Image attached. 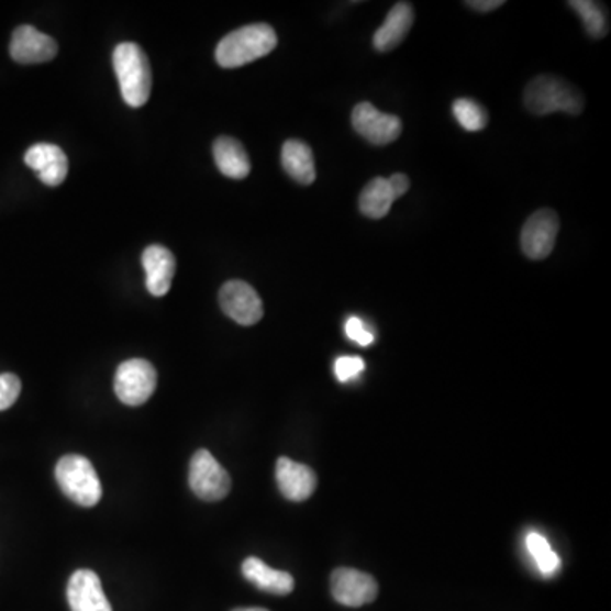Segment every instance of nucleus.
<instances>
[{
	"instance_id": "19",
	"label": "nucleus",
	"mask_w": 611,
	"mask_h": 611,
	"mask_svg": "<svg viewBox=\"0 0 611 611\" xmlns=\"http://www.w3.org/2000/svg\"><path fill=\"white\" fill-rule=\"evenodd\" d=\"M282 167L291 179L302 186H310L316 179L313 152L299 140H289L282 146Z\"/></svg>"
},
{
	"instance_id": "25",
	"label": "nucleus",
	"mask_w": 611,
	"mask_h": 611,
	"mask_svg": "<svg viewBox=\"0 0 611 611\" xmlns=\"http://www.w3.org/2000/svg\"><path fill=\"white\" fill-rule=\"evenodd\" d=\"M366 369V362L360 357H338L335 362V376L340 382H348Z\"/></svg>"
},
{
	"instance_id": "7",
	"label": "nucleus",
	"mask_w": 611,
	"mask_h": 611,
	"mask_svg": "<svg viewBox=\"0 0 611 611\" xmlns=\"http://www.w3.org/2000/svg\"><path fill=\"white\" fill-rule=\"evenodd\" d=\"M352 126L373 145H389L403 133V123L395 114L380 112L370 102H360L352 111Z\"/></svg>"
},
{
	"instance_id": "4",
	"label": "nucleus",
	"mask_w": 611,
	"mask_h": 611,
	"mask_svg": "<svg viewBox=\"0 0 611 611\" xmlns=\"http://www.w3.org/2000/svg\"><path fill=\"white\" fill-rule=\"evenodd\" d=\"M56 482L74 503L92 508L101 501L102 486L89 458L82 455H65L55 469Z\"/></svg>"
},
{
	"instance_id": "29",
	"label": "nucleus",
	"mask_w": 611,
	"mask_h": 611,
	"mask_svg": "<svg viewBox=\"0 0 611 611\" xmlns=\"http://www.w3.org/2000/svg\"><path fill=\"white\" fill-rule=\"evenodd\" d=\"M233 611H269V610H265V608H236V610Z\"/></svg>"
},
{
	"instance_id": "6",
	"label": "nucleus",
	"mask_w": 611,
	"mask_h": 611,
	"mask_svg": "<svg viewBox=\"0 0 611 611\" xmlns=\"http://www.w3.org/2000/svg\"><path fill=\"white\" fill-rule=\"evenodd\" d=\"M189 486L202 501H221L232 489V479L209 451H198L190 458Z\"/></svg>"
},
{
	"instance_id": "22",
	"label": "nucleus",
	"mask_w": 611,
	"mask_h": 611,
	"mask_svg": "<svg viewBox=\"0 0 611 611\" xmlns=\"http://www.w3.org/2000/svg\"><path fill=\"white\" fill-rule=\"evenodd\" d=\"M526 548H529L530 556H532L535 564H537L542 575L552 576L559 569V556H557L554 548L551 547L547 538L542 537L541 533L533 532L526 535Z\"/></svg>"
},
{
	"instance_id": "3",
	"label": "nucleus",
	"mask_w": 611,
	"mask_h": 611,
	"mask_svg": "<svg viewBox=\"0 0 611 611\" xmlns=\"http://www.w3.org/2000/svg\"><path fill=\"white\" fill-rule=\"evenodd\" d=\"M112 62L126 104L145 105L152 92V68L145 52L135 43H121L114 49Z\"/></svg>"
},
{
	"instance_id": "12",
	"label": "nucleus",
	"mask_w": 611,
	"mask_h": 611,
	"mask_svg": "<svg viewBox=\"0 0 611 611\" xmlns=\"http://www.w3.org/2000/svg\"><path fill=\"white\" fill-rule=\"evenodd\" d=\"M67 600L71 611H112L101 579L90 569H79L71 575Z\"/></svg>"
},
{
	"instance_id": "5",
	"label": "nucleus",
	"mask_w": 611,
	"mask_h": 611,
	"mask_svg": "<svg viewBox=\"0 0 611 611\" xmlns=\"http://www.w3.org/2000/svg\"><path fill=\"white\" fill-rule=\"evenodd\" d=\"M157 389V370L143 358L123 362L116 370L114 391L121 403L142 407Z\"/></svg>"
},
{
	"instance_id": "26",
	"label": "nucleus",
	"mask_w": 611,
	"mask_h": 611,
	"mask_svg": "<svg viewBox=\"0 0 611 611\" xmlns=\"http://www.w3.org/2000/svg\"><path fill=\"white\" fill-rule=\"evenodd\" d=\"M345 335L360 347H369L376 340L374 333L367 329L366 323L360 318L355 316L348 318L347 323H345Z\"/></svg>"
},
{
	"instance_id": "18",
	"label": "nucleus",
	"mask_w": 611,
	"mask_h": 611,
	"mask_svg": "<svg viewBox=\"0 0 611 611\" xmlns=\"http://www.w3.org/2000/svg\"><path fill=\"white\" fill-rule=\"evenodd\" d=\"M213 155L223 176L240 180L251 174V158L238 140L221 136L214 142Z\"/></svg>"
},
{
	"instance_id": "23",
	"label": "nucleus",
	"mask_w": 611,
	"mask_h": 611,
	"mask_svg": "<svg viewBox=\"0 0 611 611\" xmlns=\"http://www.w3.org/2000/svg\"><path fill=\"white\" fill-rule=\"evenodd\" d=\"M455 120L466 131H481L488 124V111L474 99H457L452 105Z\"/></svg>"
},
{
	"instance_id": "16",
	"label": "nucleus",
	"mask_w": 611,
	"mask_h": 611,
	"mask_svg": "<svg viewBox=\"0 0 611 611\" xmlns=\"http://www.w3.org/2000/svg\"><path fill=\"white\" fill-rule=\"evenodd\" d=\"M414 23L413 5L410 2H398L386 15V21L374 34V48L377 52H391L404 42Z\"/></svg>"
},
{
	"instance_id": "11",
	"label": "nucleus",
	"mask_w": 611,
	"mask_h": 611,
	"mask_svg": "<svg viewBox=\"0 0 611 611\" xmlns=\"http://www.w3.org/2000/svg\"><path fill=\"white\" fill-rule=\"evenodd\" d=\"M12 60L18 64H45L53 60L58 53V45L48 34L33 26H21L14 31L11 40Z\"/></svg>"
},
{
	"instance_id": "9",
	"label": "nucleus",
	"mask_w": 611,
	"mask_h": 611,
	"mask_svg": "<svg viewBox=\"0 0 611 611\" xmlns=\"http://www.w3.org/2000/svg\"><path fill=\"white\" fill-rule=\"evenodd\" d=\"M221 310L243 326L257 324L264 316V304L251 284L230 280L220 291Z\"/></svg>"
},
{
	"instance_id": "1",
	"label": "nucleus",
	"mask_w": 611,
	"mask_h": 611,
	"mask_svg": "<svg viewBox=\"0 0 611 611\" xmlns=\"http://www.w3.org/2000/svg\"><path fill=\"white\" fill-rule=\"evenodd\" d=\"M277 46V34L269 24L258 23L226 34L216 48V62L223 68H238L269 55Z\"/></svg>"
},
{
	"instance_id": "15",
	"label": "nucleus",
	"mask_w": 611,
	"mask_h": 611,
	"mask_svg": "<svg viewBox=\"0 0 611 611\" xmlns=\"http://www.w3.org/2000/svg\"><path fill=\"white\" fill-rule=\"evenodd\" d=\"M143 267L146 273V289L149 295H167L176 276V257L162 245H152L143 252Z\"/></svg>"
},
{
	"instance_id": "2",
	"label": "nucleus",
	"mask_w": 611,
	"mask_h": 611,
	"mask_svg": "<svg viewBox=\"0 0 611 611\" xmlns=\"http://www.w3.org/2000/svg\"><path fill=\"white\" fill-rule=\"evenodd\" d=\"M523 102L526 109L537 116H547L552 112H567L578 116L585 109L582 93L556 75H538L530 80Z\"/></svg>"
},
{
	"instance_id": "24",
	"label": "nucleus",
	"mask_w": 611,
	"mask_h": 611,
	"mask_svg": "<svg viewBox=\"0 0 611 611\" xmlns=\"http://www.w3.org/2000/svg\"><path fill=\"white\" fill-rule=\"evenodd\" d=\"M21 395V380L14 374H0V411L9 410Z\"/></svg>"
},
{
	"instance_id": "20",
	"label": "nucleus",
	"mask_w": 611,
	"mask_h": 611,
	"mask_svg": "<svg viewBox=\"0 0 611 611\" xmlns=\"http://www.w3.org/2000/svg\"><path fill=\"white\" fill-rule=\"evenodd\" d=\"M395 201L396 196L392 195L389 180L376 177L364 187L358 196V208L364 216L370 218V220H380V218L388 216Z\"/></svg>"
},
{
	"instance_id": "28",
	"label": "nucleus",
	"mask_w": 611,
	"mask_h": 611,
	"mask_svg": "<svg viewBox=\"0 0 611 611\" xmlns=\"http://www.w3.org/2000/svg\"><path fill=\"white\" fill-rule=\"evenodd\" d=\"M466 5L477 12H491L500 9L504 2L503 0H470V2H466Z\"/></svg>"
},
{
	"instance_id": "13",
	"label": "nucleus",
	"mask_w": 611,
	"mask_h": 611,
	"mask_svg": "<svg viewBox=\"0 0 611 611\" xmlns=\"http://www.w3.org/2000/svg\"><path fill=\"white\" fill-rule=\"evenodd\" d=\"M276 479L284 498L296 503L311 498L318 485L316 474L311 467L295 463L288 457L277 460Z\"/></svg>"
},
{
	"instance_id": "21",
	"label": "nucleus",
	"mask_w": 611,
	"mask_h": 611,
	"mask_svg": "<svg viewBox=\"0 0 611 611\" xmlns=\"http://www.w3.org/2000/svg\"><path fill=\"white\" fill-rule=\"evenodd\" d=\"M567 4L575 9L576 14L581 18L589 36L595 40L607 36L610 31V18H608L607 8L603 4L593 2V0H570Z\"/></svg>"
},
{
	"instance_id": "14",
	"label": "nucleus",
	"mask_w": 611,
	"mask_h": 611,
	"mask_svg": "<svg viewBox=\"0 0 611 611\" xmlns=\"http://www.w3.org/2000/svg\"><path fill=\"white\" fill-rule=\"evenodd\" d=\"M24 162H26L27 167L36 171L37 177L46 186H60L67 179L68 160L60 146L37 143V145L27 149Z\"/></svg>"
},
{
	"instance_id": "17",
	"label": "nucleus",
	"mask_w": 611,
	"mask_h": 611,
	"mask_svg": "<svg viewBox=\"0 0 611 611\" xmlns=\"http://www.w3.org/2000/svg\"><path fill=\"white\" fill-rule=\"evenodd\" d=\"M242 573L246 581H251L252 585L257 586L265 593L286 597V595L292 593V589H295V578L289 573L273 569L257 557L245 559Z\"/></svg>"
},
{
	"instance_id": "10",
	"label": "nucleus",
	"mask_w": 611,
	"mask_h": 611,
	"mask_svg": "<svg viewBox=\"0 0 611 611\" xmlns=\"http://www.w3.org/2000/svg\"><path fill=\"white\" fill-rule=\"evenodd\" d=\"M379 593L376 579L362 570L340 567L332 575V595L343 607L358 608L373 603Z\"/></svg>"
},
{
	"instance_id": "27",
	"label": "nucleus",
	"mask_w": 611,
	"mask_h": 611,
	"mask_svg": "<svg viewBox=\"0 0 611 611\" xmlns=\"http://www.w3.org/2000/svg\"><path fill=\"white\" fill-rule=\"evenodd\" d=\"M389 180V186H391L392 195L396 199L401 198V196L407 195L408 189H410V179L404 174H395Z\"/></svg>"
},
{
	"instance_id": "8",
	"label": "nucleus",
	"mask_w": 611,
	"mask_h": 611,
	"mask_svg": "<svg viewBox=\"0 0 611 611\" xmlns=\"http://www.w3.org/2000/svg\"><path fill=\"white\" fill-rule=\"evenodd\" d=\"M560 221L556 211L541 209L523 224L522 251L532 260H544L554 251L557 233H559Z\"/></svg>"
}]
</instances>
